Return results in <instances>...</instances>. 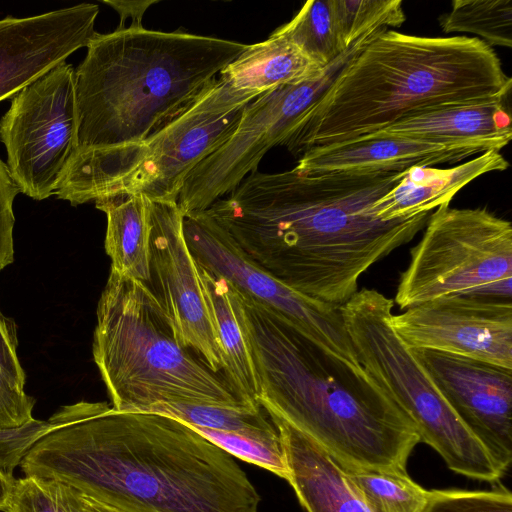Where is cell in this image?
I'll use <instances>...</instances> for the list:
<instances>
[{
  "mask_svg": "<svg viewBox=\"0 0 512 512\" xmlns=\"http://www.w3.org/2000/svg\"><path fill=\"white\" fill-rule=\"evenodd\" d=\"M402 174L256 170L204 211L274 278L342 306L365 271L426 226L431 213L393 221L373 213V203Z\"/></svg>",
  "mask_w": 512,
  "mask_h": 512,
  "instance_id": "6da1fadb",
  "label": "cell"
},
{
  "mask_svg": "<svg viewBox=\"0 0 512 512\" xmlns=\"http://www.w3.org/2000/svg\"><path fill=\"white\" fill-rule=\"evenodd\" d=\"M47 422L19 465L24 476L121 512H258L235 458L177 419L80 401Z\"/></svg>",
  "mask_w": 512,
  "mask_h": 512,
  "instance_id": "7a4b0ae2",
  "label": "cell"
},
{
  "mask_svg": "<svg viewBox=\"0 0 512 512\" xmlns=\"http://www.w3.org/2000/svg\"><path fill=\"white\" fill-rule=\"evenodd\" d=\"M233 290L268 416L303 433L346 471L407 472L420 437L385 388Z\"/></svg>",
  "mask_w": 512,
  "mask_h": 512,
  "instance_id": "3957f363",
  "label": "cell"
},
{
  "mask_svg": "<svg viewBox=\"0 0 512 512\" xmlns=\"http://www.w3.org/2000/svg\"><path fill=\"white\" fill-rule=\"evenodd\" d=\"M511 85L497 54L476 37L382 29L341 68L283 145L301 157L426 110L509 95Z\"/></svg>",
  "mask_w": 512,
  "mask_h": 512,
  "instance_id": "277c9868",
  "label": "cell"
},
{
  "mask_svg": "<svg viewBox=\"0 0 512 512\" xmlns=\"http://www.w3.org/2000/svg\"><path fill=\"white\" fill-rule=\"evenodd\" d=\"M247 46L133 26L97 33L74 75L78 152L137 143L157 132Z\"/></svg>",
  "mask_w": 512,
  "mask_h": 512,
  "instance_id": "5b68a950",
  "label": "cell"
},
{
  "mask_svg": "<svg viewBox=\"0 0 512 512\" xmlns=\"http://www.w3.org/2000/svg\"><path fill=\"white\" fill-rule=\"evenodd\" d=\"M93 357L117 411L150 413L171 403L261 410L178 342L146 283L114 271L97 306Z\"/></svg>",
  "mask_w": 512,
  "mask_h": 512,
  "instance_id": "8992f818",
  "label": "cell"
},
{
  "mask_svg": "<svg viewBox=\"0 0 512 512\" xmlns=\"http://www.w3.org/2000/svg\"><path fill=\"white\" fill-rule=\"evenodd\" d=\"M258 96L216 78L144 140L77 152L54 194L72 205L118 194L177 202L187 176L232 136L244 108Z\"/></svg>",
  "mask_w": 512,
  "mask_h": 512,
  "instance_id": "52a82bcc",
  "label": "cell"
},
{
  "mask_svg": "<svg viewBox=\"0 0 512 512\" xmlns=\"http://www.w3.org/2000/svg\"><path fill=\"white\" fill-rule=\"evenodd\" d=\"M393 300L374 289L357 291L341 306L361 366L390 394L453 472L496 483L503 476L461 422L411 349L393 329Z\"/></svg>",
  "mask_w": 512,
  "mask_h": 512,
  "instance_id": "ba28073f",
  "label": "cell"
},
{
  "mask_svg": "<svg viewBox=\"0 0 512 512\" xmlns=\"http://www.w3.org/2000/svg\"><path fill=\"white\" fill-rule=\"evenodd\" d=\"M411 248L395 303L408 309L437 298H511L512 226L485 208L438 207Z\"/></svg>",
  "mask_w": 512,
  "mask_h": 512,
  "instance_id": "9c48e42d",
  "label": "cell"
},
{
  "mask_svg": "<svg viewBox=\"0 0 512 512\" xmlns=\"http://www.w3.org/2000/svg\"><path fill=\"white\" fill-rule=\"evenodd\" d=\"M371 35L355 42L320 76L278 87L248 103L232 136L187 176L177 199L182 214L206 210L258 170L264 155L274 146L283 145L300 117L321 97Z\"/></svg>",
  "mask_w": 512,
  "mask_h": 512,
  "instance_id": "30bf717a",
  "label": "cell"
},
{
  "mask_svg": "<svg viewBox=\"0 0 512 512\" xmlns=\"http://www.w3.org/2000/svg\"><path fill=\"white\" fill-rule=\"evenodd\" d=\"M75 70L66 62L24 87L0 120L7 167L20 192L54 195L78 152Z\"/></svg>",
  "mask_w": 512,
  "mask_h": 512,
  "instance_id": "8fae6325",
  "label": "cell"
},
{
  "mask_svg": "<svg viewBox=\"0 0 512 512\" xmlns=\"http://www.w3.org/2000/svg\"><path fill=\"white\" fill-rule=\"evenodd\" d=\"M183 232L199 266L225 279L241 296L334 357L363 368L347 333L341 306L308 297L274 278L248 259L205 211L184 215Z\"/></svg>",
  "mask_w": 512,
  "mask_h": 512,
  "instance_id": "7c38bea8",
  "label": "cell"
},
{
  "mask_svg": "<svg viewBox=\"0 0 512 512\" xmlns=\"http://www.w3.org/2000/svg\"><path fill=\"white\" fill-rule=\"evenodd\" d=\"M149 205L150 279L146 285L178 342L213 372H221L222 352L198 265L184 236V215L177 202L149 199Z\"/></svg>",
  "mask_w": 512,
  "mask_h": 512,
  "instance_id": "4fadbf2b",
  "label": "cell"
},
{
  "mask_svg": "<svg viewBox=\"0 0 512 512\" xmlns=\"http://www.w3.org/2000/svg\"><path fill=\"white\" fill-rule=\"evenodd\" d=\"M390 322L410 349L463 356L512 370L511 298L446 296L392 314Z\"/></svg>",
  "mask_w": 512,
  "mask_h": 512,
  "instance_id": "5bb4252c",
  "label": "cell"
},
{
  "mask_svg": "<svg viewBox=\"0 0 512 512\" xmlns=\"http://www.w3.org/2000/svg\"><path fill=\"white\" fill-rule=\"evenodd\" d=\"M411 351L504 475L512 461V370L433 350Z\"/></svg>",
  "mask_w": 512,
  "mask_h": 512,
  "instance_id": "9a60e30c",
  "label": "cell"
},
{
  "mask_svg": "<svg viewBox=\"0 0 512 512\" xmlns=\"http://www.w3.org/2000/svg\"><path fill=\"white\" fill-rule=\"evenodd\" d=\"M99 7L82 3L25 18L0 20V101L88 47Z\"/></svg>",
  "mask_w": 512,
  "mask_h": 512,
  "instance_id": "2e32d148",
  "label": "cell"
},
{
  "mask_svg": "<svg viewBox=\"0 0 512 512\" xmlns=\"http://www.w3.org/2000/svg\"><path fill=\"white\" fill-rule=\"evenodd\" d=\"M478 153L469 146L370 134L313 147L299 157L293 169L300 174L402 172L413 166L458 162Z\"/></svg>",
  "mask_w": 512,
  "mask_h": 512,
  "instance_id": "e0dca14e",
  "label": "cell"
},
{
  "mask_svg": "<svg viewBox=\"0 0 512 512\" xmlns=\"http://www.w3.org/2000/svg\"><path fill=\"white\" fill-rule=\"evenodd\" d=\"M507 97L497 96L426 110L372 134L469 146L482 153L489 150L499 152L512 138Z\"/></svg>",
  "mask_w": 512,
  "mask_h": 512,
  "instance_id": "ac0fdd59",
  "label": "cell"
},
{
  "mask_svg": "<svg viewBox=\"0 0 512 512\" xmlns=\"http://www.w3.org/2000/svg\"><path fill=\"white\" fill-rule=\"evenodd\" d=\"M287 481L306 512H373L352 487L344 469L320 446L280 418Z\"/></svg>",
  "mask_w": 512,
  "mask_h": 512,
  "instance_id": "d6986e66",
  "label": "cell"
},
{
  "mask_svg": "<svg viewBox=\"0 0 512 512\" xmlns=\"http://www.w3.org/2000/svg\"><path fill=\"white\" fill-rule=\"evenodd\" d=\"M509 166L498 151L489 150L452 168L413 166L403 171L400 181L375 201L372 210L382 221L408 219L430 213L452 198L472 180Z\"/></svg>",
  "mask_w": 512,
  "mask_h": 512,
  "instance_id": "ffe728a7",
  "label": "cell"
},
{
  "mask_svg": "<svg viewBox=\"0 0 512 512\" xmlns=\"http://www.w3.org/2000/svg\"><path fill=\"white\" fill-rule=\"evenodd\" d=\"M198 270L222 352L221 373L242 402L262 409L257 374L236 311L234 290L222 277L199 265Z\"/></svg>",
  "mask_w": 512,
  "mask_h": 512,
  "instance_id": "44dd1931",
  "label": "cell"
},
{
  "mask_svg": "<svg viewBox=\"0 0 512 512\" xmlns=\"http://www.w3.org/2000/svg\"><path fill=\"white\" fill-rule=\"evenodd\" d=\"M326 67L289 40L271 34L263 42L248 45L220 72V77L237 89L261 95L281 86L312 80Z\"/></svg>",
  "mask_w": 512,
  "mask_h": 512,
  "instance_id": "7402d4cb",
  "label": "cell"
},
{
  "mask_svg": "<svg viewBox=\"0 0 512 512\" xmlns=\"http://www.w3.org/2000/svg\"><path fill=\"white\" fill-rule=\"evenodd\" d=\"M107 217L105 250L111 271L144 283L150 279L151 217L149 199L118 194L95 201Z\"/></svg>",
  "mask_w": 512,
  "mask_h": 512,
  "instance_id": "603a6c76",
  "label": "cell"
},
{
  "mask_svg": "<svg viewBox=\"0 0 512 512\" xmlns=\"http://www.w3.org/2000/svg\"><path fill=\"white\" fill-rule=\"evenodd\" d=\"M272 34L289 40L322 67L349 49L341 37L334 0L305 2L289 22Z\"/></svg>",
  "mask_w": 512,
  "mask_h": 512,
  "instance_id": "cb8c5ba5",
  "label": "cell"
},
{
  "mask_svg": "<svg viewBox=\"0 0 512 512\" xmlns=\"http://www.w3.org/2000/svg\"><path fill=\"white\" fill-rule=\"evenodd\" d=\"M150 413L172 417L191 428L238 433L269 441L281 440L279 431L264 409H230L171 403L159 405Z\"/></svg>",
  "mask_w": 512,
  "mask_h": 512,
  "instance_id": "d4e9b609",
  "label": "cell"
},
{
  "mask_svg": "<svg viewBox=\"0 0 512 512\" xmlns=\"http://www.w3.org/2000/svg\"><path fill=\"white\" fill-rule=\"evenodd\" d=\"M352 487L373 512H424L431 491L407 472L344 470Z\"/></svg>",
  "mask_w": 512,
  "mask_h": 512,
  "instance_id": "484cf974",
  "label": "cell"
},
{
  "mask_svg": "<svg viewBox=\"0 0 512 512\" xmlns=\"http://www.w3.org/2000/svg\"><path fill=\"white\" fill-rule=\"evenodd\" d=\"M439 22L445 33L477 34L490 47H512L510 0H454L451 11Z\"/></svg>",
  "mask_w": 512,
  "mask_h": 512,
  "instance_id": "4316f807",
  "label": "cell"
},
{
  "mask_svg": "<svg viewBox=\"0 0 512 512\" xmlns=\"http://www.w3.org/2000/svg\"><path fill=\"white\" fill-rule=\"evenodd\" d=\"M334 5L347 49L363 36L399 27L406 19L401 0H334Z\"/></svg>",
  "mask_w": 512,
  "mask_h": 512,
  "instance_id": "83f0119b",
  "label": "cell"
},
{
  "mask_svg": "<svg viewBox=\"0 0 512 512\" xmlns=\"http://www.w3.org/2000/svg\"><path fill=\"white\" fill-rule=\"evenodd\" d=\"M4 512H89L80 494L61 482L22 476L15 478Z\"/></svg>",
  "mask_w": 512,
  "mask_h": 512,
  "instance_id": "f1b7e54d",
  "label": "cell"
},
{
  "mask_svg": "<svg viewBox=\"0 0 512 512\" xmlns=\"http://www.w3.org/2000/svg\"><path fill=\"white\" fill-rule=\"evenodd\" d=\"M233 456L287 480L288 468L282 440L269 441L248 435L192 428Z\"/></svg>",
  "mask_w": 512,
  "mask_h": 512,
  "instance_id": "f546056e",
  "label": "cell"
},
{
  "mask_svg": "<svg viewBox=\"0 0 512 512\" xmlns=\"http://www.w3.org/2000/svg\"><path fill=\"white\" fill-rule=\"evenodd\" d=\"M424 512H512L505 488L491 491L433 490Z\"/></svg>",
  "mask_w": 512,
  "mask_h": 512,
  "instance_id": "4dcf8cb0",
  "label": "cell"
},
{
  "mask_svg": "<svg viewBox=\"0 0 512 512\" xmlns=\"http://www.w3.org/2000/svg\"><path fill=\"white\" fill-rule=\"evenodd\" d=\"M48 422L34 419L14 429H0V469L14 477V470L47 429Z\"/></svg>",
  "mask_w": 512,
  "mask_h": 512,
  "instance_id": "1f68e13d",
  "label": "cell"
},
{
  "mask_svg": "<svg viewBox=\"0 0 512 512\" xmlns=\"http://www.w3.org/2000/svg\"><path fill=\"white\" fill-rule=\"evenodd\" d=\"M33 408L34 399L0 369V429L19 428L32 422Z\"/></svg>",
  "mask_w": 512,
  "mask_h": 512,
  "instance_id": "d6a6232c",
  "label": "cell"
},
{
  "mask_svg": "<svg viewBox=\"0 0 512 512\" xmlns=\"http://www.w3.org/2000/svg\"><path fill=\"white\" fill-rule=\"evenodd\" d=\"M20 192L7 165L0 159V270L13 261V202Z\"/></svg>",
  "mask_w": 512,
  "mask_h": 512,
  "instance_id": "836d02e7",
  "label": "cell"
},
{
  "mask_svg": "<svg viewBox=\"0 0 512 512\" xmlns=\"http://www.w3.org/2000/svg\"><path fill=\"white\" fill-rule=\"evenodd\" d=\"M15 323L0 311V369L20 389L25 386V373L17 355Z\"/></svg>",
  "mask_w": 512,
  "mask_h": 512,
  "instance_id": "e575fe53",
  "label": "cell"
},
{
  "mask_svg": "<svg viewBox=\"0 0 512 512\" xmlns=\"http://www.w3.org/2000/svg\"><path fill=\"white\" fill-rule=\"evenodd\" d=\"M157 0H104L103 3L111 6L120 16V26L118 29L124 28L127 19H131L130 26L142 27V18L146 10Z\"/></svg>",
  "mask_w": 512,
  "mask_h": 512,
  "instance_id": "d590c367",
  "label": "cell"
},
{
  "mask_svg": "<svg viewBox=\"0 0 512 512\" xmlns=\"http://www.w3.org/2000/svg\"><path fill=\"white\" fill-rule=\"evenodd\" d=\"M15 477L9 476L0 469V512H4Z\"/></svg>",
  "mask_w": 512,
  "mask_h": 512,
  "instance_id": "8d00e7d4",
  "label": "cell"
},
{
  "mask_svg": "<svg viewBox=\"0 0 512 512\" xmlns=\"http://www.w3.org/2000/svg\"><path fill=\"white\" fill-rule=\"evenodd\" d=\"M79 493V492H78ZM80 494V493H79ZM81 499L89 512H121L110 506L97 502L91 498H88L80 494Z\"/></svg>",
  "mask_w": 512,
  "mask_h": 512,
  "instance_id": "74e56055",
  "label": "cell"
}]
</instances>
